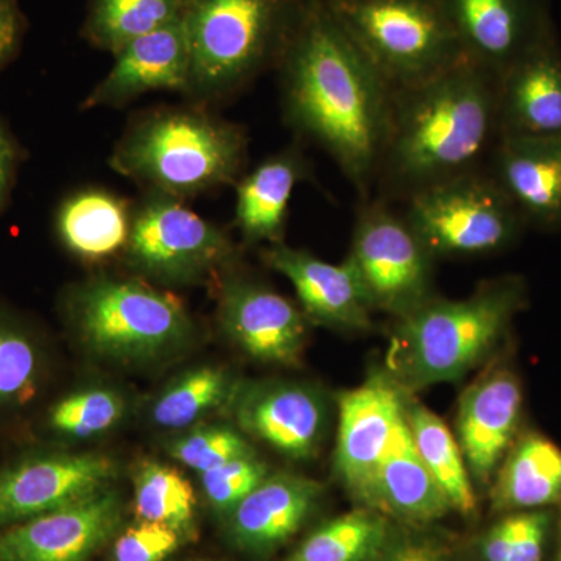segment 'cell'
I'll return each instance as SVG.
<instances>
[{
	"instance_id": "obj_15",
	"label": "cell",
	"mask_w": 561,
	"mask_h": 561,
	"mask_svg": "<svg viewBox=\"0 0 561 561\" xmlns=\"http://www.w3.org/2000/svg\"><path fill=\"white\" fill-rule=\"evenodd\" d=\"M239 430L290 459H311L327 437V401L297 382L239 383L230 405Z\"/></svg>"
},
{
	"instance_id": "obj_35",
	"label": "cell",
	"mask_w": 561,
	"mask_h": 561,
	"mask_svg": "<svg viewBox=\"0 0 561 561\" xmlns=\"http://www.w3.org/2000/svg\"><path fill=\"white\" fill-rule=\"evenodd\" d=\"M268 474L267 465L251 454L203 472L202 489L217 512L230 515Z\"/></svg>"
},
{
	"instance_id": "obj_31",
	"label": "cell",
	"mask_w": 561,
	"mask_h": 561,
	"mask_svg": "<svg viewBox=\"0 0 561 561\" xmlns=\"http://www.w3.org/2000/svg\"><path fill=\"white\" fill-rule=\"evenodd\" d=\"M239 383L220 367L184 373L151 405V421L162 430H187L220 408H228Z\"/></svg>"
},
{
	"instance_id": "obj_37",
	"label": "cell",
	"mask_w": 561,
	"mask_h": 561,
	"mask_svg": "<svg viewBox=\"0 0 561 561\" xmlns=\"http://www.w3.org/2000/svg\"><path fill=\"white\" fill-rule=\"evenodd\" d=\"M548 527V513L537 511L516 513L515 538H513L508 561H541Z\"/></svg>"
},
{
	"instance_id": "obj_22",
	"label": "cell",
	"mask_w": 561,
	"mask_h": 561,
	"mask_svg": "<svg viewBox=\"0 0 561 561\" xmlns=\"http://www.w3.org/2000/svg\"><path fill=\"white\" fill-rule=\"evenodd\" d=\"M490 173L524 224L561 228V138H500Z\"/></svg>"
},
{
	"instance_id": "obj_18",
	"label": "cell",
	"mask_w": 561,
	"mask_h": 561,
	"mask_svg": "<svg viewBox=\"0 0 561 561\" xmlns=\"http://www.w3.org/2000/svg\"><path fill=\"white\" fill-rule=\"evenodd\" d=\"M500 138H561V49L556 35L497 77Z\"/></svg>"
},
{
	"instance_id": "obj_40",
	"label": "cell",
	"mask_w": 561,
	"mask_h": 561,
	"mask_svg": "<svg viewBox=\"0 0 561 561\" xmlns=\"http://www.w3.org/2000/svg\"><path fill=\"white\" fill-rule=\"evenodd\" d=\"M371 561H449L442 548L430 541H405L387 546Z\"/></svg>"
},
{
	"instance_id": "obj_41",
	"label": "cell",
	"mask_w": 561,
	"mask_h": 561,
	"mask_svg": "<svg viewBox=\"0 0 561 561\" xmlns=\"http://www.w3.org/2000/svg\"><path fill=\"white\" fill-rule=\"evenodd\" d=\"M515 538V515L507 516L493 527L482 545L485 561H508Z\"/></svg>"
},
{
	"instance_id": "obj_36",
	"label": "cell",
	"mask_w": 561,
	"mask_h": 561,
	"mask_svg": "<svg viewBox=\"0 0 561 561\" xmlns=\"http://www.w3.org/2000/svg\"><path fill=\"white\" fill-rule=\"evenodd\" d=\"M184 537L160 523L140 522L117 538L113 561H162L175 552Z\"/></svg>"
},
{
	"instance_id": "obj_14",
	"label": "cell",
	"mask_w": 561,
	"mask_h": 561,
	"mask_svg": "<svg viewBox=\"0 0 561 561\" xmlns=\"http://www.w3.org/2000/svg\"><path fill=\"white\" fill-rule=\"evenodd\" d=\"M121 523V496L108 486L0 529V561H90L117 534Z\"/></svg>"
},
{
	"instance_id": "obj_2",
	"label": "cell",
	"mask_w": 561,
	"mask_h": 561,
	"mask_svg": "<svg viewBox=\"0 0 561 561\" xmlns=\"http://www.w3.org/2000/svg\"><path fill=\"white\" fill-rule=\"evenodd\" d=\"M497 79L478 62L459 65L415 87L391 91L389 133L378 180L409 198L442 181L481 171L497 131Z\"/></svg>"
},
{
	"instance_id": "obj_27",
	"label": "cell",
	"mask_w": 561,
	"mask_h": 561,
	"mask_svg": "<svg viewBox=\"0 0 561 561\" xmlns=\"http://www.w3.org/2000/svg\"><path fill=\"white\" fill-rule=\"evenodd\" d=\"M561 497V449L538 434L516 443L493 486L497 511H531Z\"/></svg>"
},
{
	"instance_id": "obj_42",
	"label": "cell",
	"mask_w": 561,
	"mask_h": 561,
	"mask_svg": "<svg viewBox=\"0 0 561 561\" xmlns=\"http://www.w3.org/2000/svg\"><path fill=\"white\" fill-rule=\"evenodd\" d=\"M560 561H561V553H560Z\"/></svg>"
},
{
	"instance_id": "obj_30",
	"label": "cell",
	"mask_w": 561,
	"mask_h": 561,
	"mask_svg": "<svg viewBox=\"0 0 561 561\" xmlns=\"http://www.w3.org/2000/svg\"><path fill=\"white\" fill-rule=\"evenodd\" d=\"M383 513L357 508L313 531L286 561H371L389 546Z\"/></svg>"
},
{
	"instance_id": "obj_24",
	"label": "cell",
	"mask_w": 561,
	"mask_h": 561,
	"mask_svg": "<svg viewBox=\"0 0 561 561\" xmlns=\"http://www.w3.org/2000/svg\"><path fill=\"white\" fill-rule=\"evenodd\" d=\"M309 175L308 158L300 147L290 146L239 179L234 184V224L243 242H283L291 194Z\"/></svg>"
},
{
	"instance_id": "obj_10",
	"label": "cell",
	"mask_w": 561,
	"mask_h": 561,
	"mask_svg": "<svg viewBox=\"0 0 561 561\" xmlns=\"http://www.w3.org/2000/svg\"><path fill=\"white\" fill-rule=\"evenodd\" d=\"M346 261L373 311L401 319L434 298V256L386 201L368 198L362 205Z\"/></svg>"
},
{
	"instance_id": "obj_4",
	"label": "cell",
	"mask_w": 561,
	"mask_h": 561,
	"mask_svg": "<svg viewBox=\"0 0 561 561\" xmlns=\"http://www.w3.org/2000/svg\"><path fill=\"white\" fill-rule=\"evenodd\" d=\"M249 154L239 125L192 108H161L130 124L111 153L110 165L147 191L179 201L234 186Z\"/></svg>"
},
{
	"instance_id": "obj_1",
	"label": "cell",
	"mask_w": 561,
	"mask_h": 561,
	"mask_svg": "<svg viewBox=\"0 0 561 561\" xmlns=\"http://www.w3.org/2000/svg\"><path fill=\"white\" fill-rule=\"evenodd\" d=\"M279 68L290 127L327 150L368 201L389 133L391 90L324 0H306Z\"/></svg>"
},
{
	"instance_id": "obj_26",
	"label": "cell",
	"mask_w": 561,
	"mask_h": 561,
	"mask_svg": "<svg viewBox=\"0 0 561 561\" xmlns=\"http://www.w3.org/2000/svg\"><path fill=\"white\" fill-rule=\"evenodd\" d=\"M133 208L135 205L110 191H77L58 206L55 231L61 245L79 260H110L124 254L130 238Z\"/></svg>"
},
{
	"instance_id": "obj_13",
	"label": "cell",
	"mask_w": 561,
	"mask_h": 561,
	"mask_svg": "<svg viewBox=\"0 0 561 561\" xmlns=\"http://www.w3.org/2000/svg\"><path fill=\"white\" fill-rule=\"evenodd\" d=\"M216 286L217 320L238 348L264 364L300 365L311 323L301 308L232 268Z\"/></svg>"
},
{
	"instance_id": "obj_17",
	"label": "cell",
	"mask_w": 561,
	"mask_h": 561,
	"mask_svg": "<svg viewBox=\"0 0 561 561\" xmlns=\"http://www.w3.org/2000/svg\"><path fill=\"white\" fill-rule=\"evenodd\" d=\"M51 378L54 353L43 328L0 298V438L21 435L24 443Z\"/></svg>"
},
{
	"instance_id": "obj_21",
	"label": "cell",
	"mask_w": 561,
	"mask_h": 561,
	"mask_svg": "<svg viewBox=\"0 0 561 561\" xmlns=\"http://www.w3.org/2000/svg\"><path fill=\"white\" fill-rule=\"evenodd\" d=\"M522 408V383L504 368L482 376L460 398L457 440L476 481L493 478L518 427Z\"/></svg>"
},
{
	"instance_id": "obj_19",
	"label": "cell",
	"mask_w": 561,
	"mask_h": 561,
	"mask_svg": "<svg viewBox=\"0 0 561 561\" xmlns=\"http://www.w3.org/2000/svg\"><path fill=\"white\" fill-rule=\"evenodd\" d=\"M262 257L268 267L290 280L311 323L359 332L373 327L370 302L348 261L330 264L284 242L268 245Z\"/></svg>"
},
{
	"instance_id": "obj_29",
	"label": "cell",
	"mask_w": 561,
	"mask_h": 561,
	"mask_svg": "<svg viewBox=\"0 0 561 561\" xmlns=\"http://www.w3.org/2000/svg\"><path fill=\"white\" fill-rule=\"evenodd\" d=\"M186 0H91L83 35L116 55L131 41L180 20Z\"/></svg>"
},
{
	"instance_id": "obj_20",
	"label": "cell",
	"mask_w": 561,
	"mask_h": 561,
	"mask_svg": "<svg viewBox=\"0 0 561 561\" xmlns=\"http://www.w3.org/2000/svg\"><path fill=\"white\" fill-rule=\"evenodd\" d=\"M114 58L113 68L84 99L83 110L122 106L151 91L190 90L191 51L183 16L131 41Z\"/></svg>"
},
{
	"instance_id": "obj_8",
	"label": "cell",
	"mask_w": 561,
	"mask_h": 561,
	"mask_svg": "<svg viewBox=\"0 0 561 561\" xmlns=\"http://www.w3.org/2000/svg\"><path fill=\"white\" fill-rule=\"evenodd\" d=\"M124 260L139 278L192 286L219 283L234 267L238 250L224 228L203 219L183 201L147 191L133 208Z\"/></svg>"
},
{
	"instance_id": "obj_11",
	"label": "cell",
	"mask_w": 561,
	"mask_h": 561,
	"mask_svg": "<svg viewBox=\"0 0 561 561\" xmlns=\"http://www.w3.org/2000/svg\"><path fill=\"white\" fill-rule=\"evenodd\" d=\"M0 463V529L27 522L108 489L117 463L105 454L21 445Z\"/></svg>"
},
{
	"instance_id": "obj_34",
	"label": "cell",
	"mask_w": 561,
	"mask_h": 561,
	"mask_svg": "<svg viewBox=\"0 0 561 561\" xmlns=\"http://www.w3.org/2000/svg\"><path fill=\"white\" fill-rule=\"evenodd\" d=\"M169 453L184 467L201 474L239 457L256 454L241 432L228 426L195 427L172 442Z\"/></svg>"
},
{
	"instance_id": "obj_23",
	"label": "cell",
	"mask_w": 561,
	"mask_h": 561,
	"mask_svg": "<svg viewBox=\"0 0 561 561\" xmlns=\"http://www.w3.org/2000/svg\"><path fill=\"white\" fill-rule=\"evenodd\" d=\"M323 485L294 474H268L230 513L231 537L243 551L271 552L305 524Z\"/></svg>"
},
{
	"instance_id": "obj_9",
	"label": "cell",
	"mask_w": 561,
	"mask_h": 561,
	"mask_svg": "<svg viewBox=\"0 0 561 561\" xmlns=\"http://www.w3.org/2000/svg\"><path fill=\"white\" fill-rule=\"evenodd\" d=\"M405 203V221L434 257L497 253L526 227L490 172L454 176L415 192Z\"/></svg>"
},
{
	"instance_id": "obj_39",
	"label": "cell",
	"mask_w": 561,
	"mask_h": 561,
	"mask_svg": "<svg viewBox=\"0 0 561 561\" xmlns=\"http://www.w3.org/2000/svg\"><path fill=\"white\" fill-rule=\"evenodd\" d=\"M24 18L16 0H0V69L20 49Z\"/></svg>"
},
{
	"instance_id": "obj_25",
	"label": "cell",
	"mask_w": 561,
	"mask_h": 561,
	"mask_svg": "<svg viewBox=\"0 0 561 561\" xmlns=\"http://www.w3.org/2000/svg\"><path fill=\"white\" fill-rule=\"evenodd\" d=\"M371 508L409 523L434 522L451 511L416 451L405 411L379 468Z\"/></svg>"
},
{
	"instance_id": "obj_33",
	"label": "cell",
	"mask_w": 561,
	"mask_h": 561,
	"mask_svg": "<svg viewBox=\"0 0 561 561\" xmlns=\"http://www.w3.org/2000/svg\"><path fill=\"white\" fill-rule=\"evenodd\" d=\"M124 412V398L117 391L77 390L47 404L38 424L51 440H88L113 430Z\"/></svg>"
},
{
	"instance_id": "obj_28",
	"label": "cell",
	"mask_w": 561,
	"mask_h": 561,
	"mask_svg": "<svg viewBox=\"0 0 561 561\" xmlns=\"http://www.w3.org/2000/svg\"><path fill=\"white\" fill-rule=\"evenodd\" d=\"M405 416L416 451L440 486L451 511L461 515L474 513V489L459 440L440 416L435 415L426 405L412 401L411 393L405 397Z\"/></svg>"
},
{
	"instance_id": "obj_16",
	"label": "cell",
	"mask_w": 561,
	"mask_h": 561,
	"mask_svg": "<svg viewBox=\"0 0 561 561\" xmlns=\"http://www.w3.org/2000/svg\"><path fill=\"white\" fill-rule=\"evenodd\" d=\"M465 55L500 77L551 35L542 0H438Z\"/></svg>"
},
{
	"instance_id": "obj_38",
	"label": "cell",
	"mask_w": 561,
	"mask_h": 561,
	"mask_svg": "<svg viewBox=\"0 0 561 561\" xmlns=\"http://www.w3.org/2000/svg\"><path fill=\"white\" fill-rule=\"evenodd\" d=\"M21 160L20 144L11 135L9 127L0 121V214L9 205Z\"/></svg>"
},
{
	"instance_id": "obj_12",
	"label": "cell",
	"mask_w": 561,
	"mask_h": 561,
	"mask_svg": "<svg viewBox=\"0 0 561 561\" xmlns=\"http://www.w3.org/2000/svg\"><path fill=\"white\" fill-rule=\"evenodd\" d=\"M405 397L408 391L387 371L373 373L362 386L339 397L335 474L365 507L371 508L379 468L404 415Z\"/></svg>"
},
{
	"instance_id": "obj_32",
	"label": "cell",
	"mask_w": 561,
	"mask_h": 561,
	"mask_svg": "<svg viewBox=\"0 0 561 561\" xmlns=\"http://www.w3.org/2000/svg\"><path fill=\"white\" fill-rule=\"evenodd\" d=\"M195 500L191 482L168 465L146 461L135 474V512L139 522L160 523L183 535L195 534Z\"/></svg>"
},
{
	"instance_id": "obj_3",
	"label": "cell",
	"mask_w": 561,
	"mask_h": 561,
	"mask_svg": "<svg viewBox=\"0 0 561 561\" xmlns=\"http://www.w3.org/2000/svg\"><path fill=\"white\" fill-rule=\"evenodd\" d=\"M524 302L516 276L489 280L463 300L432 298L397 319L387 375L408 393L459 381L496 348Z\"/></svg>"
},
{
	"instance_id": "obj_6",
	"label": "cell",
	"mask_w": 561,
	"mask_h": 561,
	"mask_svg": "<svg viewBox=\"0 0 561 561\" xmlns=\"http://www.w3.org/2000/svg\"><path fill=\"white\" fill-rule=\"evenodd\" d=\"M60 312L81 346L121 364L162 359L195 334L184 302L139 276H98L70 286Z\"/></svg>"
},
{
	"instance_id": "obj_7",
	"label": "cell",
	"mask_w": 561,
	"mask_h": 561,
	"mask_svg": "<svg viewBox=\"0 0 561 561\" xmlns=\"http://www.w3.org/2000/svg\"><path fill=\"white\" fill-rule=\"evenodd\" d=\"M391 91L459 65L463 49L438 0H324Z\"/></svg>"
},
{
	"instance_id": "obj_5",
	"label": "cell",
	"mask_w": 561,
	"mask_h": 561,
	"mask_svg": "<svg viewBox=\"0 0 561 561\" xmlns=\"http://www.w3.org/2000/svg\"><path fill=\"white\" fill-rule=\"evenodd\" d=\"M301 0H186L191 51L187 95L221 101L279 61L305 9Z\"/></svg>"
}]
</instances>
